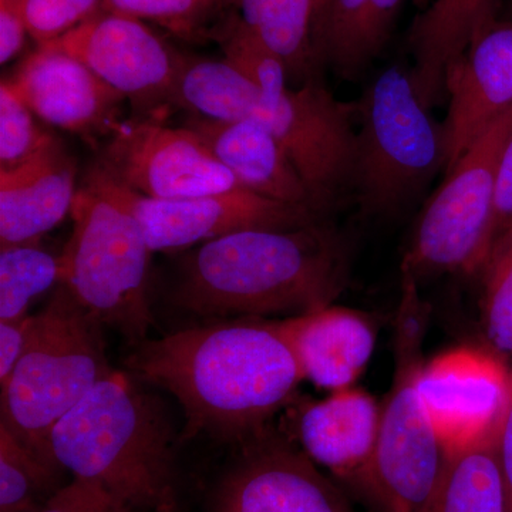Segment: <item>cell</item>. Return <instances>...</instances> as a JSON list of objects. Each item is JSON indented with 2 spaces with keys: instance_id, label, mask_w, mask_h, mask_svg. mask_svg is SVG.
Masks as SVG:
<instances>
[{
  "instance_id": "obj_1",
  "label": "cell",
  "mask_w": 512,
  "mask_h": 512,
  "mask_svg": "<svg viewBox=\"0 0 512 512\" xmlns=\"http://www.w3.org/2000/svg\"><path fill=\"white\" fill-rule=\"evenodd\" d=\"M217 320L144 340L126 366L183 407L181 440L245 443L291 400L303 377L278 322Z\"/></svg>"
},
{
  "instance_id": "obj_2",
  "label": "cell",
  "mask_w": 512,
  "mask_h": 512,
  "mask_svg": "<svg viewBox=\"0 0 512 512\" xmlns=\"http://www.w3.org/2000/svg\"><path fill=\"white\" fill-rule=\"evenodd\" d=\"M348 278V249L320 221L248 229L204 242L187 256L173 299L202 318L298 316L329 306Z\"/></svg>"
},
{
  "instance_id": "obj_3",
  "label": "cell",
  "mask_w": 512,
  "mask_h": 512,
  "mask_svg": "<svg viewBox=\"0 0 512 512\" xmlns=\"http://www.w3.org/2000/svg\"><path fill=\"white\" fill-rule=\"evenodd\" d=\"M185 107L215 120H255L285 148L319 214L352 194L357 104L343 103L318 80L262 92L228 60H200L183 84Z\"/></svg>"
},
{
  "instance_id": "obj_4",
  "label": "cell",
  "mask_w": 512,
  "mask_h": 512,
  "mask_svg": "<svg viewBox=\"0 0 512 512\" xmlns=\"http://www.w3.org/2000/svg\"><path fill=\"white\" fill-rule=\"evenodd\" d=\"M62 470L94 481L134 510L174 512L173 431L161 404L114 370L56 424Z\"/></svg>"
},
{
  "instance_id": "obj_5",
  "label": "cell",
  "mask_w": 512,
  "mask_h": 512,
  "mask_svg": "<svg viewBox=\"0 0 512 512\" xmlns=\"http://www.w3.org/2000/svg\"><path fill=\"white\" fill-rule=\"evenodd\" d=\"M104 323L69 286H56L43 311L30 316L25 350L2 384L0 416L33 453L52 466L56 424L114 372L106 355Z\"/></svg>"
},
{
  "instance_id": "obj_6",
  "label": "cell",
  "mask_w": 512,
  "mask_h": 512,
  "mask_svg": "<svg viewBox=\"0 0 512 512\" xmlns=\"http://www.w3.org/2000/svg\"><path fill=\"white\" fill-rule=\"evenodd\" d=\"M73 232L62 254L63 284L131 345L147 338L153 325L148 303L151 248L134 212L100 165L77 190Z\"/></svg>"
},
{
  "instance_id": "obj_7",
  "label": "cell",
  "mask_w": 512,
  "mask_h": 512,
  "mask_svg": "<svg viewBox=\"0 0 512 512\" xmlns=\"http://www.w3.org/2000/svg\"><path fill=\"white\" fill-rule=\"evenodd\" d=\"M423 103L412 70L392 66L373 80L357 103L352 194L363 214L403 211L446 170V137Z\"/></svg>"
},
{
  "instance_id": "obj_8",
  "label": "cell",
  "mask_w": 512,
  "mask_h": 512,
  "mask_svg": "<svg viewBox=\"0 0 512 512\" xmlns=\"http://www.w3.org/2000/svg\"><path fill=\"white\" fill-rule=\"evenodd\" d=\"M420 308L417 288L404 286L396 379L382 409L372 458L356 485L380 512H427L448 461L417 392L423 366Z\"/></svg>"
},
{
  "instance_id": "obj_9",
  "label": "cell",
  "mask_w": 512,
  "mask_h": 512,
  "mask_svg": "<svg viewBox=\"0 0 512 512\" xmlns=\"http://www.w3.org/2000/svg\"><path fill=\"white\" fill-rule=\"evenodd\" d=\"M512 133V109L464 151L446 171L421 212L403 274L414 281L444 272L483 271L493 248L498 164Z\"/></svg>"
},
{
  "instance_id": "obj_10",
  "label": "cell",
  "mask_w": 512,
  "mask_h": 512,
  "mask_svg": "<svg viewBox=\"0 0 512 512\" xmlns=\"http://www.w3.org/2000/svg\"><path fill=\"white\" fill-rule=\"evenodd\" d=\"M97 165L128 190L158 200L242 187L198 134L157 120L119 124Z\"/></svg>"
},
{
  "instance_id": "obj_11",
  "label": "cell",
  "mask_w": 512,
  "mask_h": 512,
  "mask_svg": "<svg viewBox=\"0 0 512 512\" xmlns=\"http://www.w3.org/2000/svg\"><path fill=\"white\" fill-rule=\"evenodd\" d=\"M43 45L76 57L140 109L175 103L187 60L143 20L104 9Z\"/></svg>"
},
{
  "instance_id": "obj_12",
  "label": "cell",
  "mask_w": 512,
  "mask_h": 512,
  "mask_svg": "<svg viewBox=\"0 0 512 512\" xmlns=\"http://www.w3.org/2000/svg\"><path fill=\"white\" fill-rule=\"evenodd\" d=\"M417 392L450 456L497 434L510 403L512 376L494 352L458 348L421 366Z\"/></svg>"
},
{
  "instance_id": "obj_13",
  "label": "cell",
  "mask_w": 512,
  "mask_h": 512,
  "mask_svg": "<svg viewBox=\"0 0 512 512\" xmlns=\"http://www.w3.org/2000/svg\"><path fill=\"white\" fill-rule=\"evenodd\" d=\"M113 181L120 197L140 221L153 252L180 251L248 229H293L320 221L318 212L311 208L269 200L245 187L158 200L128 190L114 178Z\"/></svg>"
},
{
  "instance_id": "obj_14",
  "label": "cell",
  "mask_w": 512,
  "mask_h": 512,
  "mask_svg": "<svg viewBox=\"0 0 512 512\" xmlns=\"http://www.w3.org/2000/svg\"><path fill=\"white\" fill-rule=\"evenodd\" d=\"M211 512L355 511L308 454L265 430L242 443L212 494Z\"/></svg>"
},
{
  "instance_id": "obj_15",
  "label": "cell",
  "mask_w": 512,
  "mask_h": 512,
  "mask_svg": "<svg viewBox=\"0 0 512 512\" xmlns=\"http://www.w3.org/2000/svg\"><path fill=\"white\" fill-rule=\"evenodd\" d=\"M5 82L35 116L70 133L110 136L120 124L117 114L126 97L53 47L37 46Z\"/></svg>"
},
{
  "instance_id": "obj_16",
  "label": "cell",
  "mask_w": 512,
  "mask_h": 512,
  "mask_svg": "<svg viewBox=\"0 0 512 512\" xmlns=\"http://www.w3.org/2000/svg\"><path fill=\"white\" fill-rule=\"evenodd\" d=\"M446 171L512 109V20L488 23L447 74Z\"/></svg>"
},
{
  "instance_id": "obj_17",
  "label": "cell",
  "mask_w": 512,
  "mask_h": 512,
  "mask_svg": "<svg viewBox=\"0 0 512 512\" xmlns=\"http://www.w3.org/2000/svg\"><path fill=\"white\" fill-rule=\"evenodd\" d=\"M76 167L57 138L25 163L0 168V247L37 242L72 211Z\"/></svg>"
},
{
  "instance_id": "obj_18",
  "label": "cell",
  "mask_w": 512,
  "mask_h": 512,
  "mask_svg": "<svg viewBox=\"0 0 512 512\" xmlns=\"http://www.w3.org/2000/svg\"><path fill=\"white\" fill-rule=\"evenodd\" d=\"M185 127L201 137L242 187L269 200L318 212L285 148L258 121L215 120L194 114Z\"/></svg>"
},
{
  "instance_id": "obj_19",
  "label": "cell",
  "mask_w": 512,
  "mask_h": 512,
  "mask_svg": "<svg viewBox=\"0 0 512 512\" xmlns=\"http://www.w3.org/2000/svg\"><path fill=\"white\" fill-rule=\"evenodd\" d=\"M298 359L303 377L316 386L346 389L369 363L376 332L363 313L325 306L278 322Z\"/></svg>"
},
{
  "instance_id": "obj_20",
  "label": "cell",
  "mask_w": 512,
  "mask_h": 512,
  "mask_svg": "<svg viewBox=\"0 0 512 512\" xmlns=\"http://www.w3.org/2000/svg\"><path fill=\"white\" fill-rule=\"evenodd\" d=\"M380 417L382 409L365 390H335L303 409L299 440L313 461L357 485L375 450Z\"/></svg>"
},
{
  "instance_id": "obj_21",
  "label": "cell",
  "mask_w": 512,
  "mask_h": 512,
  "mask_svg": "<svg viewBox=\"0 0 512 512\" xmlns=\"http://www.w3.org/2000/svg\"><path fill=\"white\" fill-rule=\"evenodd\" d=\"M497 0H433L414 20L409 46L414 57L412 77L427 107L447 97V74L471 40L494 20Z\"/></svg>"
},
{
  "instance_id": "obj_22",
  "label": "cell",
  "mask_w": 512,
  "mask_h": 512,
  "mask_svg": "<svg viewBox=\"0 0 512 512\" xmlns=\"http://www.w3.org/2000/svg\"><path fill=\"white\" fill-rule=\"evenodd\" d=\"M400 5L402 0H330L313 40L318 63L355 80L386 46Z\"/></svg>"
},
{
  "instance_id": "obj_23",
  "label": "cell",
  "mask_w": 512,
  "mask_h": 512,
  "mask_svg": "<svg viewBox=\"0 0 512 512\" xmlns=\"http://www.w3.org/2000/svg\"><path fill=\"white\" fill-rule=\"evenodd\" d=\"M245 25L284 62L296 83L315 79L312 40L315 0H238Z\"/></svg>"
},
{
  "instance_id": "obj_24",
  "label": "cell",
  "mask_w": 512,
  "mask_h": 512,
  "mask_svg": "<svg viewBox=\"0 0 512 512\" xmlns=\"http://www.w3.org/2000/svg\"><path fill=\"white\" fill-rule=\"evenodd\" d=\"M427 512H508L497 434L448 456Z\"/></svg>"
},
{
  "instance_id": "obj_25",
  "label": "cell",
  "mask_w": 512,
  "mask_h": 512,
  "mask_svg": "<svg viewBox=\"0 0 512 512\" xmlns=\"http://www.w3.org/2000/svg\"><path fill=\"white\" fill-rule=\"evenodd\" d=\"M63 281L62 255L40 248L39 241L0 247V322L28 318L30 303Z\"/></svg>"
},
{
  "instance_id": "obj_26",
  "label": "cell",
  "mask_w": 512,
  "mask_h": 512,
  "mask_svg": "<svg viewBox=\"0 0 512 512\" xmlns=\"http://www.w3.org/2000/svg\"><path fill=\"white\" fill-rule=\"evenodd\" d=\"M62 468L46 463L0 423V512H40L60 490Z\"/></svg>"
},
{
  "instance_id": "obj_27",
  "label": "cell",
  "mask_w": 512,
  "mask_h": 512,
  "mask_svg": "<svg viewBox=\"0 0 512 512\" xmlns=\"http://www.w3.org/2000/svg\"><path fill=\"white\" fill-rule=\"evenodd\" d=\"M483 272L485 336L495 355L512 356V231L494 245Z\"/></svg>"
},
{
  "instance_id": "obj_28",
  "label": "cell",
  "mask_w": 512,
  "mask_h": 512,
  "mask_svg": "<svg viewBox=\"0 0 512 512\" xmlns=\"http://www.w3.org/2000/svg\"><path fill=\"white\" fill-rule=\"evenodd\" d=\"M238 0H103V9L150 20L174 35L192 37L207 30L229 3Z\"/></svg>"
},
{
  "instance_id": "obj_29",
  "label": "cell",
  "mask_w": 512,
  "mask_h": 512,
  "mask_svg": "<svg viewBox=\"0 0 512 512\" xmlns=\"http://www.w3.org/2000/svg\"><path fill=\"white\" fill-rule=\"evenodd\" d=\"M35 114L12 92L0 84V168H12L35 156L52 134L37 126Z\"/></svg>"
},
{
  "instance_id": "obj_30",
  "label": "cell",
  "mask_w": 512,
  "mask_h": 512,
  "mask_svg": "<svg viewBox=\"0 0 512 512\" xmlns=\"http://www.w3.org/2000/svg\"><path fill=\"white\" fill-rule=\"evenodd\" d=\"M103 9V0H26L29 35L37 45L52 42Z\"/></svg>"
},
{
  "instance_id": "obj_31",
  "label": "cell",
  "mask_w": 512,
  "mask_h": 512,
  "mask_svg": "<svg viewBox=\"0 0 512 512\" xmlns=\"http://www.w3.org/2000/svg\"><path fill=\"white\" fill-rule=\"evenodd\" d=\"M40 512H134V508L94 481L74 478Z\"/></svg>"
},
{
  "instance_id": "obj_32",
  "label": "cell",
  "mask_w": 512,
  "mask_h": 512,
  "mask_svg": "<svg viewBox=\"0 0 512 512\" xmlns=\"http://www.w3.org/2000/svg\"><path fill=\"white\" fill-rule=\"evenodd\" d=\"M512 231V133L505 144L495 181L493 247ZM493 251V248H491Z\"/></svg>"
},
{
  "instance_id": "obj_33",
  "label": "cell",
  "mask_w": 512,
  "mask_h": 512,
  "mask_svg": "<svg viewBox=\"0 0 512 512\" xmlns=\"http://www.w3.org/2000/svg\"><path fill=\"white\" fill-rule=\"evenodd\" d=\"M26 0H0V62L18 55L28 35Z\"/></svg>"
},
{
  "instance_id": "obj_34",
  "label": "cell",
  "mask_w": 512,
  "mask_h": 512,
  "mask_svg": "<svg viewBox=\"0 0 512 512\" xmlns=\"http://www.w3.org/2000/svg\"><path fill=\"white\" fill-rule=\"evenodd\" d=\"M30 315L18 322H0V384L8 382L25 350Z\"/></svg>"
},
{
  "instance_id": "obj_35",
  "label": "cell",
  "mask_w": 512,
  "mask_h": 512,
  "mask_svg": "<svg viewBox=\"0 0 512 512\" xmlns=\"http://www.w3.org/2000/svg\"><path fill=\"white\" fill-rule=\"evenodd\" d=\"M497 456L507 495L508 512H512V393L497 433Z\"/></svg>"
},
{
  "instance_id": "obj_36",
  "label": "cell",
  "mask_w": 512,
  "mask_h": 512,
  "mask_svg": "<svg viewBox=\"0 0 512 512\" xmlns=\"http://www.w3.org/2000/svg\"><path fill=\"white\" fill-rule=\"evenodd\" d=\"M329 3L330 0H315V3H313L312 40H315L320 28H322Z\"/></svg>"
},
{
  "instance_id": "obj_37",
  "label": "cell",
  "mask_w": 512,
  "mask_h": 512,
  "mask_svg": "<svg viewBox=\"0 0 512 512\" xmlns=\"http://www.w3.org/2000/svg\"><path fill=\"white\" fill-rule=\"evenodd\" d=\"M413 2L416 3L417 6H420V8H424L430 0H413Z\"/></svg>"
},
{
  "instance_id": "obj_38",
  "label": "cell",
  "mask_w": 512,
  "mask_h": 512,
  "mask_svg": "<svg viewBox=\"0 0 512 512\" xmlns=\"http://www.w3.org/2000/svg\"><path fill=\"white\" fill-rule=\"evenodd\" d=\"M510 3H511V9H512V0H510Z\"/></svg>"
},
{
  "instance_id": "obj_39",
  "label": "cell",
  "mask_w": 512,
  "mask_h": 512,
  "mask_svg": "<svg viewBox=\"0 0 512 512\" xmlns=\"http://www.w3.org/2000/svg\"><path fill=\"white\" fill-rule=\"evenodd\" d=\"M511 376H512V370H511Z\"/></svg>"
}]
</instances>
